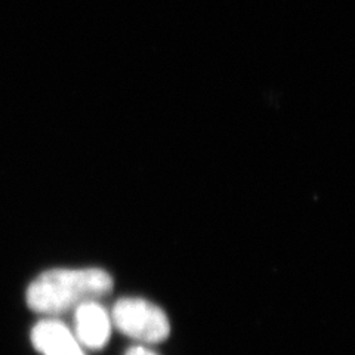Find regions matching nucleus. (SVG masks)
Returning a JSON list of instances; mask_svg holds the SVG:
<instances>
[{
  "label": "nucleus",
  "instance_id": "obj_2",
  "mask_svg": "<svg viewBox=\"0 0 355 355\" xmlns=\"http://www.w3.org/2000/svg\"><path fill=\"white\" fill-rule=\"evenodd\" d=\"M110 318L121 333L144 343H159L171 333L168 315L146 299H120L111 309Z\"/></svg>",
  "mask_w": 355,
  "mask_h": 355
},
{
  "label": "nucleus",
  "instance_id": "obj_3",
  "mask_svg": "<svg viewBox=\"0 0 355 355\" xmlns=\"http://www.w3.org/2000/svg\"><path fill=\"white\" fill-rule=\"evenodd\" d=\"M111 318L99 301L82 304L74 309V336L89 349H101L111 335Z\"/></svg>",
  "mask_w": 355,
  "mask_h": 355
},
{
  "label": "nucleus",
  "instance_id": "obj_4",
  "mask_svg": "<svg viewBox=\"0 0 355 355\" xmlns=\"http://www.w3.org/2000/svg\"><path fill=\"white\" fill-rule=\"evenodd\" d=\"M31 342L43 355H85L74 333L55 318L39 321L31 331Z\"/></svg>",
  "mask_w": 355,
  "mask_h": 355
},
{
  "label": "nucleus",
  "instance_id": "obj_5",
  "mask_svg": "<svg viewBox=\"0 0 355 355\" xmlns=\"http://www.w3.org/2000/svg\"><path fill=\"white\" fill-rule=\"evenodd\" d=\"M126 355H157L155 352H153L151 349L146 348V347H132L130 349L126 351Z\"/></svg>",
  "mask_w": 355,
  "mask_h": 355
},
{
  "label": "nucleus",
  "instance_id": "obj_1",
  "mask_svg": "<svg viewBox=\"0 0 355 355\" xmlns=\"http://www.w3.org/2000/svg\"><path fill=\"white\" fill-rule=\"evenodd\" d=\"M113 292V279L99 268L51 270L27 288V305L44 315L70 313L82 304L99 301Z\"/></svg>",
  "mask_w": 355,
  "mask_h": 355
}]
</instances>
